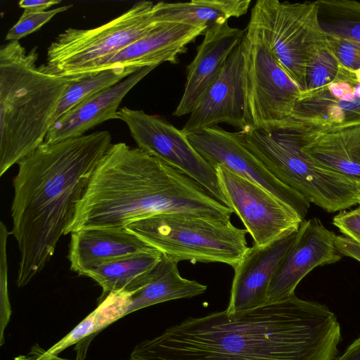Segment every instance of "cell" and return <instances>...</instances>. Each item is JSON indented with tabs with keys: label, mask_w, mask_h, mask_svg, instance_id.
Here are the masks:
<instances>
[{
	"label": "cell",
	"mask_w": 360,
	"mask_h": 360,
	"mask_svg": "<svg viewBox=\"0 0 360 360\" xmlns=\"http://www.w3.org/2000/svg\"><path fill=\"white\" fill-rule=\"evenodd\" d=\"M337 316L293 295L262 307L189 317L139 343L131 360H335Z\"/></svg>",
	"instance_id": "6da1fadb"
},
{
	"label": "cell",
	"mask_w": 360,
	"mask_h": 360,
	"mask_svg": "<svg viewBox=\"0 0 360 360\" xmlns=\"http://www.w3.org/2000/svg\"><path fill=\"white\" fill-rule=\"evenodd\" d=\"M108 131L44 142L20 160L13 181V228L20 254L17 286L24 287L53 255L78 202L112 145Z\"/></svg>",
	"instance_id": "7a4b0ae2"
},
{
	"label": "cell",
	"mask_w": 360,
	"mask_h": 360,
	"mask_svg": "<svg viewBox=\"0 0 360 360\" xmlns=\"http://www.w3.org/2000/svg\"><path fill=\"white\" fill-rule=\"evenodd\" d=\"M166 213L229 221L233 212L157 157L125 143H112L95 169L65 235L125 229L137 220Z\"/></svg>",
	"instance_id": "3957f363"
},
{
	"label": "cell",
	"mask_w": 360,
	"mask_h": 360,
	"mask_svg": "<svg viewBox=\"0 0 360 360\" xmlns=\"http://www.w3.org/2000/svg\"><path fill=\"white\" fill-rule=\"evenodd\" d=\"M37 47L0 49V176L45 141L59 101L73 79L37 65Z\"/></svg>",
	"instance_id": "277c9868"
},
{
	"label": "cell",
	"mask_w": 360,
	"mask_h": 360,
	"mask_svg": "<svg viewBox=\"0 0 360 360\" xmlns=\"http://www.w3.org/2000/svg\"><path fill=\"white\" fill-rule=\"evenodd\" d=\"M316 131L289 120L270 128L246 127L238 134L248 150L281 182L328 212L360 202V186L321 168L303 151Z\"/></svg>",
	"instance_id": "5b68a950"
},
{
	"label": "cell",
	"mask_w": 360,
	"mask_h": 360,
	"mask_svg": "<svg viewBox=\"0 0 360 360\" xmlns=\"http://www.w3.org/2000/svg\"><path fill=\"white\" fill-rule=\"evenodd\" d=\"M147 245L178 262H219L233 268L249 247L248 231L222 221L182 213L160 214L126 228Z\"/></svg>",
	"instance_id": "8992f818"
},
{
	"label": "cell",
	"mask_w": 360,
	"mask_h": 360,
	"mask_svg": "<svg viewBox=\"0 0 360 360\" xmlns=\"http://www.w3.org/2000/svg\"><path fill=\"white\" fill-rule=\"evenodd\" d=\"M154 4L141 1L98 27L68 28L47 49L46 67L51 72L75 79L94 63L113 55L143 37L160 22L153 13Z\"/></svg>",
	"instance_id": "52a82bcc"
},
{
	"label": "cell",
	"mask_w": 360,
	"mask_h": 360,
	"mask_svg": "<svg viewBox=\"0 0 360 360\" xmlns=\"http://www.w3.org/2000/svg\"><path fill=\"white\" fill-rule=\"evenodd\" d=\"M240 46L248 127L270 128L283 124L292 116L300 89L275 58L261 30L251 21Z\"/></svg>",
	"instance_id": "ba28073f"
},
{
	"label": "cell",
	"mask_w": 360,
	"mask_h": 360,
	"mask_svg": "<svg viewBox=\"0 0 360 360\" xmlns=\"http://www.w3.org/2000/svg\"><path fill=\"white\" fill-rule=\"evenodd\" d=\"M250 21L261 30L275 58L303 91L308 64L328 45L319 22L316 1L258 0Z\"/></svg>",
	"instance_id": "9c48e42d"
},
{
	"label": "cell",
	"mask_w": 360,
	"mask_h": 360,
	"mask_svg": "<svg viewBox=\"0 0 360 360\" xmlns=\"http://www.w3.org/2000/svg\"><path fill=\"white\" fill-rule=\"evenodd\" d=\"M117 117L127 126L138 148L191 177L227 206L215 170L193 148L181 129L142 110L123 107Z\"/></svg>",
	"instance_id": "30bf717a"
},
{
	"label": "cell",
	"mask_w": 360,
	"mask_h": 360,
	"mask_svg": "<svg viewBox=\"0 0 360 360\" xmlns=\"http://www.w3.org/2000/svg\"><path fill=\"white\" fill-rule=\"evenodd\" d=\"M214 170L227 207L243 223L255 245L263 247L297 231L303 219L292 208L263 187L223 166Z\"/></svg>",
	"instance_id": "8fae6325"
},
{
	"label": "cell",
	"mask_w": 360,
	"mask_h": 360,
	"mask_svg": "<svg viewBox=\"0 0 360 360\" xmlns=\"http://www.w3.org/2000/svg\"><path fill=\"white\" fill-rule=\"evenodd\" d=\"M187 136L193 148L214 169L223 166L259 185L304 219L310 202L278 181L245 146L238 131H228L216 126Z\"/></svg>",
	"instance_id": "7c38bea8"
},
{
	"label": "cell",
	"mask_w": 360,
	"mask_h": 360,
	"mask_svg": "<svg viewBox=\"0 0 360 360\" xmlns=\"http://www.w3.org/2000/svg\"><path fill=\"white\" fill-rule=\"evenodd\" d=\"M289 120L321 133L360 125V70L345 67L328 85L301 92Z\"/></svg>",
	"instance_id": "4fadbf2b"
},
{
	"label": "cell",
	"mask_w": 360,
	"mask_h": 360,
	"mask_svg": "<svg viewBox=\"0 0 360 360\" xmlns=\"http://www.w3.org/2000/svg\"><path fill=\"white\" fill-rule=\"evenodd\" d=\"M335 237L318 218L304 219L295 240L281 259L271 278L268 303L295 295L299 283L316 267L340 260Z\"/></svg>",
	"instance_id": "5bb4252c"
},
{
	"label": "cell",
	"mask_w": 360,
	"mask_h": 360,
	"mask_svg": "<svg viewBox=\"0 0 360 360\" xmlns=\"http://www.w3.org/2000/svg\"><path fill=\"white\" fill-rule=\"evenodd\" d=\"M240 44L230 55L219 75L203 94L181 129L189 135L219 123L240 131L248 127L243 86Z\"/></svg>",
	"instance_id": "9a60e30c"
},
{
	"label": "cell",
	"mask_w": 360,
	"mask_h": 360,
	"mask_svg": "<svg viewBox=\"0 0 360 360\" xmlns=\"http://www.w3.org/2000/svg\"><path fill=\"white\" fill-rule=\"evenodd\" d=\"M205 31L184 24L160 22L120 51L91 64L76 79L117 68L139 70L157 67L165 62L177 63L179 56L186 51L187 46Z\"/></svg>",
	"instance_id": "2e32d148"
},
{
	"label": "cell",
	"mask_w": 360,
	"mask_h": 360,
	"mask_svg": "<svg viewBox=\"0 0 360 360\" xmlns=\"http://www.w3.org/2000/svg\"><path fill=\"white\" fill-rule=\"evenodd\" d=\"M297 233H289L263 247H249L233 268L227 313L248 311L268 304L271 278L281 259L295 240Z\"/></svg>",
	"instance_id": "e0dca14e"
},
{
	"label": "cell",
	"mask_w": 360,
	"mask_h": 360,
	"mask_svg": "<svg viewBox=\"0 0 360 360\" xmlns=\"http://www.w3.org/2000/svg\"><path fill=\"white\" fill-rule=\"evenodd\" d=\"M245 30L231 27L228 21L208 27L187 66L184 91L174 116L191 114L203 94L219 75L233 51L240 44Z\"/></svg>",
	"instance_id": "ac0fdd59"
},
{
	"label": "cell",
	"mask_w": 360,
	"mask_h": 360,
	"mask_svg": "<svg viewBox=\"0 0 360 360\" xmlns=\"http://www.w3.org/2000/svg\"><path fill=\"white\" fill-rule=\"evenodd\" d=\"M156 67L144 68L117 84L84 100L62 115L49 128L45 142L77 137L92 127L118 119L120 105L130 90Z\"/></svg>",
	"instance_id": "d6986e66"
},
{
	"label": "cell",
	"mask_w": 360,
	"mask_h": 360,
	"mask_svg": "<svg viewBox=\"0 0 360 360\" xmlns=\"http://www.w3.org/2000/svg\"><path fill=\"white\" fill-rule=\"evenodd\" d=\"M68 259L79 276L110 261L152 249L139 237L122 229H86L70 233Z\"/></svg>",
	"instance_id": "ffe728a7"
},
{
	"label": "cell",
	"mask_w": 360,
	"mask_h": 360,
	"mask_svg": "<svg viewBox=\"0 0 360 360\" xmlns=\"http://www.w3.org/2000/svg\"><path fill=\"white\" fill-rule=\"evenodd\" d=\"M302 149L321 168L360 186V125L330 132L316 131Z\"/></svg>",
	"instance_id": "44dd1931"
},
{
	"label": "cell",
	"mask_w": 360,
	"mask_h": 360,
	"mask_svg": "<svg viewBox=\"0 0 360 360\" xmlns=\"http://www.w3.org/2000/svg\"><path fill=\"white\" fill-rule=\"evenodd\" d=\"M206 290V285L183 278L178 262L162 255L160 261L146 274L141 288L133 293L127 314L166 301L191 298Z\"/></svg>",
	"instance_id": "7402d4cb"
},
{
	"label": "cell",
	"mask_w": 360,
	"mask_h": 360,
	"mask_svg": "<svg viewBox=\"0 0 360 360\" xmlns=\"http://www.w3.org/2000/svg\"><path fill=\"white\" fill-rule=\"evenodd\" d=\"M250 0H193L189 2L154 4L153 13L159 22L179 23L207 30L228 21L231 18L245 15Z\"/></svg>",
	"instance_id": "603a6c76"
},
{
	"label": "cell",
	"mask_w": 360,
	"mask_h": 360,
	"mask_svg": "<svg viewBox=\"0 0 360 360\" xmlns=\"http://www.w3.org/2000/svg\"><path fill=\"white\" fill-rule=\"evenodd\" d=\"M162 257L160 252L152 248L106 262L84 276L92 278L102 288L103 298L115 291L135 292L140 288L144 275Z\"/></svg>",
	"instance_id": "cb8c5ba5"
},
{
	"label": "cell",
	"mask_w": 360,
	"mask_h": 360,
	"mask_svg": "<svg viewBox=\"0 0 360 360\" xmlns=\"http://www.w3.org/2000/svg\"><path fill=\"white\" fill-rule=\"evenodd\" d=\"M133 293L126 290L110 292L103 298L96 309L49 349L45 351L37 344L39 354L43 356H58L70 346L127 315Z\"/></svg>",
	"instance_id": "d4e9b609"
},
{
	"label": "cell",
	"mask_w": 360,
	"mask_h": 360,
	"mask_svg": "<svg viewBox=\"0 0 360 360\" xmlns=\"http://www.w3.org/2000/svg\"><path fill=\"white\" fill-rule=\"evenodd\" d=\"M318 18L328 34L348 40L360 47V2L318 0Z\"/></svg>",
	"instance_id": "484cf974"
},
{
	"label": "cell",
	"mask_w": 360,
	"mask_h": 360,
	"mask_svg": "<svg viewBox=\"0 0 360 360\" xmlns=\"http://www.w3.org/2000/svg\"><path fill=\"white\" fill-rule=\"evenodd\" d=\"M137 71L117 68L74 79L59 101L52 124L84 100L117 84Z\"/></svg>",
	"instance_id": "4316f807"
},
{
	"label": "cell",
	"mask_w": 360,
	"mask_h": 360,
	"mask_svg": "<svg viewBox=\"0 0 360 360\" xmlns=\"http://www.w3.org/2000/svg\"><path fill=\"white\" fill-rule=\"evenodd\" d=\"M344 68L328 45L320 50L308 64L304 89L302 93L317 90L336 80Z\"/></svg>",
	"instance_id": "83f0119b"
},
{
	"label": "cell",
	"mask_w": 360,
	"mask_h": 360,
	"mask_svg": "<svg viewBox=\"0 0 360 360\" xmlns=\"http://www.w3.org/2000/svg\"><path fill=\"white\" fill-rule=\"evenodd\" d=\"M71 6V5L62 6L42 12L24 10L17 22L8 31L6 40L19 41L22 38L40 29L55 15L66 11Z\"/></svg>",
	"instance_id": "f1b7e54d"
},
{
	"label": "cell",
	"mask_w": 360,
	"mask_h": 360,
	"mask_svg": "<svg viewBox=\"0 0 360 360\" xmlns=\"http://www.w3.org/2000/svg\"><path fill=\"white\" fill-rule=\"evenodd\" d=\"M11 234L5 226L0 223L1 259H0V345L5 341L4 330L11 316V305L8 291V266L6 257V241Z\"/></svg>",
	"instance_id": "f546056e"
},
{
	"label": "cell",
	"mask_w": 360,
	"mask_h": 360,
	"mask_svg": "<svg viewBox=\"0 0 360 360\" xmlns=\"http://www.w3.org/2000/svg\"><path fill=\"white\" fill-rule=\"evenodd\" d=\"M326 36L328 46L338 61L351 70H360V47L345 39Z\"/></svg>",
	"instance_id": "4dcf8cb0"
},
{
	"label": "cell",
	"mask_w": 360,
	"mask_h": 360,
	"mask_svg": "<svg viewBox=\"0 0 360 360\" xmlns=\"http://www.w3.org/2000/svg\"><path fill=\"white\" fill-rule=\"evenodd\" d=\"M351 211H340L333 219V224L343 235L360 245V202Z\"/></svg>",
	"instance_id": "1f68e13d"
},
{
	"label": "cell",
	"mask_w": 360,
	"mask_h": 360,
	"mask_svg": "<svg viewBox=\"0 0 360 360\" xmlns=\"http://www.w3.org/2000/svg\"><path fill=\"white\" fill-rule=\"evenodd\" d=\"M335 246L341 255L352 257L360 262V245L345 236H336Z\"/></svg>",
	"instance_id": "d6a6232c"
},
{
	"label": "cell",
	"mask_w": 360,
	"mask_h": 360,
	"mask_svg": "<svg viewBox=\"0 0 360 360\" xmlns=\"http://www.w3.org/2000/svg\"><path fill=\"white\" fill-rule=\"evenodd\" d=\"M60 3L59 0H21L18 5L24 10L42 12Z\"/></svg>",
	"instance_id": "836d02e7"
},
{
	"label": "cell",
	"mask_w": 360,
	"mask_h": 360,
	"mask_svg": "<svg viewBox=\"0 0 360 360\" xmlns=\"http://www.w3.org/2000/svg\"><path fill=\"white\" fill-rule=\"evenodd\" d=\"M336 360H360V337L355 340Z\"/></svg>",
	"instance_id": "e575fe53"
},
{
	"label": "cell",
	"mask_w": 360,
	"mask_h": 360,
	"mask_svg": "<svg viewBox=\"0 0 360 360\" xmlns=\"http://www.w3.org/2000/svg\"><path fill=\"white\" fill-rule=\"evenodd\" d=\"M30 356L20 355L14 360H70L59 357L58 356H41L35 345L31 349Z\"/></svg>",
	"instance_id": "d590c367"
},
{
	"label": "cell",
	"mask_w": 360,
	"mask_h": 360,
	"mask_svg": "<svg viewBox=\"0 0 360 360\" xmlns=\"http://www.w3.org/2000/svg\"><path fill=\"white\" fill-rule=\"evenodd\" d=\"M130 360H131V359H130Z\"/></svg>",
	"instance_id": "8d00e7d4"
},
{
	"label": "cell",
	"mask_w": 360,
	"mask_h": 360,
	"mask_svg": "<svg viewBox=\"0 0 360 360\" xmlns=\"http://www.w3.org/2000/svg\"></svg>",
	"instance_id": "74e56055"
}]
</instances>
